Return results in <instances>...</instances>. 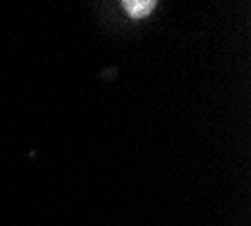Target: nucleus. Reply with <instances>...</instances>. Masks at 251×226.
Returning <instances> with one entry per match:
<instances>
[{"label":"nucleus","instance_id":"obj_1","mask_svg":"<svg viewBox=\"0 0 251 226\" xmlns=\"http://www.w3.org/2000/svg\"><path fill=\"white\" fill-rule=\"evenodd\" d=\"M123 7H125V12H127L129 16L145 18V16H150V14L154 12L156 2H154V0H125Z\"/></svg>","mask_w":251,"mask_h":226}]
</instances>
